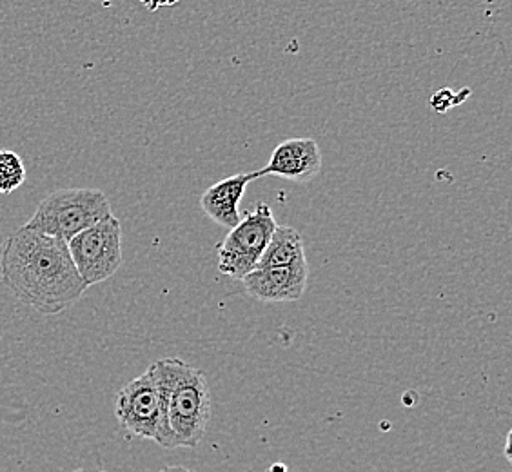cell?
<instances>
[{
	"instance_id": "9",
	"label": "cell",
	"mask_w": 512,
	"mask_h": 472,
	"mask_svg": "<svg viewBox=\"0 0 512 472\" xmlns=\"http://www.w3.org/2000/svg\"><path fill=\"white\" fill-rule=\"evenodd\" d=\"M260 178V171L240 173L220 180L217 184L207 187L200 198V207L218 226L235 229L240 224V202L246 193L249 182Z\"/></svg>"
},
{
	"instance_id": "15",
	"label": "cell",
	"mask_w": 512,
	"mask_h": 472,
	"mask_svg": "<svg viewBox=\"0 0 512 472\" xmlns=\"http://www.w3.org/2000/svg\"><path fill=\"white\" fill-rule=\"evenodd\" d=\"M77 472H86V471H77Z\"/></svg>"
},
{
	"instance_id": "11",
	"label": "cell",
	"mask_w": 512,
	"mask_h": 472,
	"mask_svg": "<svg viewBox=\"0 0 512 472\" xmlns=\"http://www.w3.org/2000/svg\"><path fill=\"white\" fill-rule=\"evenodd\" d=\"M26 182V166L10 149H0V195H10Z\"/></svg>"
},
{
	"instance_id": "6",
	"label": "cell",
	"mask_w": 512,
	"mask_h": 472,
	"mask_svg": "<svg viewBox=\"0 0 512 472\" xmlns=\"http://www.w3.org/2000/svg\"><path fill=\"white\" fill-rule=\"evenodd\" d=\"M69 256L86 287L97 286L122 266V227L115 215L68 242Z\"/></svg>"
},
{
	"instance_id": "4",
	"label": "cell",
	"mask_w": 512,
	"mask_h": 472,
	"mask_svg": "<svg viewBox=\"0 0 512 472\" xmlns=\"http://www.w3.org/2000/svg\"><path fill=\"white\" fill-rule=\"evenodd\" d=\"M115 416L129 434L153 440L164 449H173L166 407L151 367L120 389L115 402Z\"/></svg>"
},
{
	"instance_id": "2",
	"label": "cell",
	"mask_w": 512,
	"mask_h": 472,
	"mask_svg": "<svg viewBox=\"0 0 512 472\" xmlns=\"http://www.w3.org/2000/svg\"><path fill=\"white\" fill-rule=\"evenodd\" d=\"M149 367L157 378L166 407L171 447H197L211 418V393L206 374L178 358L157 360Z\"/></svg>"
},
{
	"instance_id": "12",
	"label": "cell",
	"mask_w": 512,
	"mask_h": 472,
	"mask_svg": "<svg viewBox=\"0 0 512 472\" xmlns=\"http://www.w3.org/2000/svg\"><path fill=\"white\" fill-rule=\"evenodd\" d=\"M511 440H512V433L509 431L507 433V440H505V458H507V462L511 463Z\"/></svg>"
},
{
	"instance_id": "14",
	"label": "cell",
	"mask_w": 512,
	"mask_h": 472,
	"mask_svg": "<svg viewBox=\"0 0 512 472\" xmlns=\"http://www.w3.org/2000/svg\"><path fill=\"white\" fill-rule=\"evenodd\" d=\"M271 472H287L286 465L284 463H276V465H273Z\"/></svg>"
},
{
	"instance_id": "5",
	"label": "cell",
	"mask_w": 512,
	"mask_h": 472,
	"mask_svg": "<svg viewBox=\"0 0 512 472\" xmlns=\"http://www.w3.org/2000/svg\"><path fill=\"white\" fill-rule=\"evenodd\" d=\"M276 220L271 207L258 202L253 211H247L235 229L229 231L226 240L218 246V271L222 275L242 280L253 273L266 251Z\"/></svg>"
},
{
	"instance_id": "10",
	"label": "cell",
	"mask_w": 512,
	"mask_h": 472,
	"mask_svg": "<svg viewBox=\"0 0 512 472\" xmlns=\"http://www.w3.org/2000/svg\"><path fill=\"white\" fill-rule=\"evenodd\" d=\"M307 262L306 247L300 233L295 227L278 226L271 235L264 255L258 262L256 269H269V267H289Z\"/></svg>"
},
{
	"instance_id": "7",
	"label": "cell",
	"mask_w": 512,
	"mask_h": 472,
	"mask_svg": "<svg viewBox=\"0 0 512 472\" xmlns=\"http://www.w3.org/2000/svg\"><path fill=\"white\" fill-rule=\"evenodd\" d=\"M309 264L255 269L242 278L247 295L264 304H287L300 300L307 289Z\"/></svg>"
},
{
	"instance_id": "1",
	"label": "cell",
	"mask_w": 512,
	"mask_h": 472,
	"mask_svg": "<svg viewBox=\"0 0 512 472\" xmlns=\"http://www.w3.org/2000/svg\"><path fill=\"white\" fill-rule=\"evenodd\" d=\"M0 282L20 304L46 316L66 311L88 291L73 266L68 244L26 226L2 244Z\"/></svg>"
},
{
	"instance_id": "13",
	"label": "cell",
	"mask_w": 512,
	"mask_h": 472,
	"mask_svg": "<svg viewBox=\"0 0 512 472\" xmlns=\"http://www.w3.org/2000/svg\"><path fill=\"white\" fill-rule=\"evenodd\" d=\"M160 472H195L189 471L186 467H180V465H166Z\"/></svg>"
},
{
	"instance_id": "8",
	"label": "cell",
	"mask_w": 512,
	"mask_h": 472,
	"mask_svg": "<svg viewBox=\"0 0 512 472\" xmlns=\"http://www.w3.org/2000/svg\"><path fill=\"white\" fill-rule=\"evenodd\" d=\"M324 166L322 149L313 138H289L276 146L260 177L286 178L291 182L306 184L320 175Z\"/></svg>"
},
{
	"instance_id": "3",
	"label": "cell",
	"mask_w": 512,
	"mask_h": 472,
	"mask_svg": "<svg viewBox=\"0 0 512 472\" xmlns=\"http://www.w3.org/2000/svg\"><path fill=\"white\" fill-rule=\"evenodd\" d=\"M111 215V204L100 189L73 187L53 191L44 198L24 226L68 244L71 238Z\"/></svg>"
}]
</instances>
